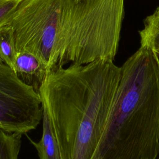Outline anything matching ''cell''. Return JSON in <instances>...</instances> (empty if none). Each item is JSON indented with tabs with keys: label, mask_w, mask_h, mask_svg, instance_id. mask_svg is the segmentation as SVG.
<instances>
[{
	"label": "cell",
	"mask_w": 159,
	"mask_h": 159,
	"mask_svg": "<svg viewBox=\"0 0 159 159\" xmlns=\"http://www.w3.org/2000/svg\"><path fill=\"white\" fill-rule=\"evenodd\" d=\"M17 56L12 29L7 25L0 28V58L14 71Z\"/></svg>",
	"instance_id": "cell-8"
},
{
	"label": "cell",
	"mask_w": 159,
	"mask_h": 159,
	"mask_svg": "<svg viewBox=\"0 0 159 159\" xmlns=\"http://www.w3.org/2000/svg\"><path fill=\"white\" fill-rule=\"evenodd\" d=\"M42 119L40 94L23 83L6 64H0V129L26 134Z\"/></svg>",
	"instance_id": "cell-4"
},
{
	"label": "cell",
	"mask_w": 159,
	"mask_h": 159,
	"mask_svg": "<svg viewBox=\"0 0 159 159\" xmlns=\"http://www.w3.org/2000/svg\"><path fill=\"white\" fill-rule=\"evenodd\" d=\"M21 0H0V28L6 25Z\"/></svg>",
	"instance_id": "cell-10"
},
{
	"label": "cell",
	"mask_w": 159,
	"mask_h": 159,
	"mask_svg": "<svg viewBox=\"0 0 159 159\" xmlns=\"http://www.w3.org/2000/svg\"><path fill=\"white\" fill-rule=\"evenodd\" d=\"M140 43L154 51L159 50V7L143 20V27L139 32Z\"/></svg>",
	"instance_id": "cell-7"
},
{
	"label": "cell",
	"mask_w": 159,
	"mask_h": 159,
	"mask_svg": "<svg viewBox=\"0 0 159 159\" xmlns=\"http://www.w3.org/2000/svg\"><path fill=\"white\" fill-rule=\"evenodd\" d=\"M121 76L97 159H156L159 153V61L140 48L120 66Z\"/></svg>",
	"instance_id": "cell-2"
},
{
	"label": "cell",
	"mask_w": 159,
	"mask_h": 159,
	"mask_svg": "<svg viewBox=\"0 0 159 159\" xmlns=\"http://www.w3.org/2000/svg\"><path fill=\"white\" fill-rule=\"evenodd\" d=\"M78 1H80V0H78Z\"/></svg>",
	"instance_id": "cell-13"
},
{
	"label": "cell",
	"mask_w": 159,
	"mask_h": 159,
	"mask_svg": "<svg viewBox=\"0 0 159 159\" xmlns=\"http://www.w3.org/2000/svg\"><path fill=\"white\" fill-rule=\"evenodd\" d=\"M49 70L35 55L28 52H18L14 72L25 84L39 93V89L46 78Z\"/></svg>",
	"instance_id": "cell-5"
},
{
	"label": "cell",
	"mask_w": 159,
	"mask_h": 159,
	"mask_svg": "<svg viewBox=\"0 0 159 159\" xmlns=\"http://www.w3.org/2000/svg\"><path fill=\"white\" fill-rule=\"evenodd\" d=\"M42 106V135L36 142L27 136L35 148L39 159H61L58 142L49 114L45 106Z\"/></svg>",
	"instance_id": "cell-6"
},
{
	"label": "cell",
	"mask_w": 159,
	"mask_h": 159,
	"mask_svg": "<svg viewBox=\"0 0 159 159\" xmlns=\"http://www.w3.org/2000/svg\"><path fill=\"white\" fill-rule=\"evenodd\" d=\"M3 63V61H2V60H1V58H0V64H1V63Z\"/></svg>",
	"instance_id": "cell-12"
},
{
	"label": "cell",
	"mask_w": 159,
	"mask_h": 159,
	"mask_svg": "<svg viewBox=\"0 0 159 159\" xmlns=\"http://www.w3.org/2000/svg\"><path fill=\"white\" fill-rule=\"evenodd\" d=\"M125 0H47V36L57 68L114 60Z\"/></svg>",
	"instance_id": "cell-3"
},
{
	"label": "cell",
	"mask_w": 159,
	"mask_h": 159,
	"mask_svg": "<svg viewBox=\"0 0 159 159\" xmlns=\"http://www.w3.org/2000/svg\"><path fill=\"white\" fill-rule=\"evenodd\" d=\"M121 68L101 59L50 71L39 89L61 159H97L116 99Z\"/></svg>",
	"instance_id": "cell-1"
},
{
	"label": "cell",
	"mask_w": 159,
	"mask_h": 159,
	"mask_svg": "<svg viewBox=\"0 0 159 159\" xmlns=\"http://www.w3.org/2000/svg\"><path fill=\"white\" fill-rule=\"evenodd\" d=\"M155 53H156V54H157V56L158 59V61H159V50H158V51H155Z\"/></svg>",
	"instance_id": "cell-11"
},
{
	"label": "cell",
	"mask_w": 159,
	"mask_h": 159,
	"mask_svg": "<svg viewBox=\"0 0 159 159\" xmlns=\"http://www.w3.org/2000/svg\"><path fill=\"white\" fill-rule=\"evenodd\" d=\"M22 134L0 129V159H18Z\"/></svg>",
	"instance_id": "cell-9"
}]
</instances>
